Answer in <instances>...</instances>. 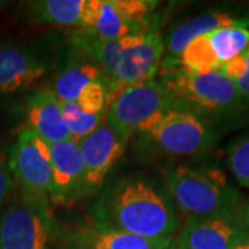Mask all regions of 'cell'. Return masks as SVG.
Wrapping results in <instances>:
<instances>
[{"label":"cell","instance_id":"1","mask_svg":"<svg viewBox=\"0 0 249 249\" xmlns=\"http://www.w3.org/2000/svg\"><path fill=\"white\" fill-rule=\"evenodd\" d=\"M91 223L133 235L168 240L181 229L178 212L162 181L133 173L112 178L90 208Z\"/></svg>","mask_w":249,"mask_h":249},{"label":"cell","instance_id":"2","mask_svg":"<svg viewBox=\"0 0 249 249\" xmlns=\"http://www.w3.org/2000/svg\"><path fill=\"white\" fill-rule=\"evenodd\" d=\"M162 183L176 209L190 217H241L249 220V202L226 175L211 166L168 163Z\"/></svg>","mask_w":249,"mask_h":249},{"label":"cell","instance_id":"3","mask_svg":"<svg viewBox=\"0 0 249 249\" xmlns=\"http://www.w3.org/2000/svg\"><path fill=\"white\" fill-rule=\"evenodd\" d=\"M160 80L178 104L204 118L217 130L249 121V97L222 72L191 73L172 68L160 71Z\"/></svg>","mask_w":249,"mask_h":249},{"label":"cell","instance_id":"4","mask_svg":"<svg viewBox=\"0 0 249 249\" xmlns=\"http://www.w3.org/2000/svg\"><path fill=\"white\" fill-rule=\"evenodd\" d=\"M144 145L169 157H193L211 150L220 137L213 124L176 101L137 132Z\"/></svg>","mask_w":249,"mask_h":249},{"label":"cell","instance_id":"5","mask_svg":"<svg viewBox=\"0 0 249 249\" xmlns=\"http://www.w3.org/2000/svg\"><path fill=\"white\" fill-rule=\"evenodd\" d=\"M65 47L58 34L18 43H0V94H14L34 88L53 75Z\"/></svg>","mask_w":249,"mask_h":249},{"label":"cell","instance_id":"6","mask_svg":"<svg viewBox=\"0 0 249 249\" xmlns=\"http://www.w3.org/2000/svg\"><path fill=\"white\" fill-rule=\"evenodd\" d=\"M7 162L18 188V196L52 206L53 170L50 142L24 127L10 147Z\"/></svg>","mask_w":249,"mask_h":249},{"label":"cell","instance_id":"7","mask_svg":"<svg viewBox=\"0 0 249 249\" xmlns=\"http://www.w3.org/2000/svg\"><path fill=\"white\" fill-rule=\"evenodd\" d=\"M58 237L50 206L18 196L0 211V249H54Z\"/></svg>","mask_w":249,"mask_h":249},{"label":"cell","instance_id":"8","mask_svg":"<svg viewBox=\"0 0 249 249\" xmlns=\"http://www.w3.org/2000/svg\"><path fill=\"white\" fill-rule=\"evenodd\" d=\"M173 103L172 93L160 79L126 86L111 100L106 124L129 140L144 124L166 111Z\"/></svg>","mask_w":249,"mask_h":249},{"label":"cell","instance_id":"9","mask_svg":"<svg viewBox=\"0 0 249 249\" xmlns=\"http://www.w3.org/2000/svg\"><path fill=\"white\" fill-rule=\"evenodd\" d=\"M165 54V40L158 29L124 37L122 49L108 79L126 88L155 79Z\"/></svg>","mask_w":249,"mask_h":249},{"label":"cell","instance_id":"10","mask_svg":"<svg viewBox=\"0 0 249 249\" xmlns=\"http://www.w3.org/2000/svg\"><path fill=\"white\" fill-rule=\"evenodd\" d=\"M126 140L106 122L88 137L78 142L85 168L88 198L97 196L106 184L107 176L126 151Z\"/></svg>","mask_w":249,"mask_h":249},{"label":"cell","instance_id":"11","mask_svg":"<svg viewBox=\"0 0 249 249\" xmlns=\"http://www.w3.org/2000/svg\"><path fill=\"white\" fill-rule=\"evenodd\" d=\"M249 235V220L241 217H190L180 229L178 249H231Z\"/></svg>","mask_w":249,"mask_h":249},{"label":"cell","instance_id":"12","mask_svg":"<svg viewBox=\"0 0 249 249\" xmlns=\"http://www.w3.org/2000/svg\"><path fill=\"white\" fill-rule=\"evenodd\" d=\"M53 188L52 205H72L88 198L85 168L78 142L67 140L50 144Z\"/></svg>","mask_w":249,"mask_h":249},{"label":"cell","instance_id":"13","mask_svg":"<svg viewBox=\"0 0 249 249\" xmlns=\"http://www.w3.org/2000/svg\"><path fill=\"white\" fill-rule=\"evenodd\" d=\"M25 129L50 144L71 140L62 114V103L49 88H34L24 101Z\"/></svg>","mask_w":249,"mask_h":249},{"label":"cell","instance_id":"14","mask_svg":"<svg viewBox=\"0 0 249 249\" xmlns=\"http://www.w3.org/2000/svg\"><path fill=\"white\" fill-rule=\"evenodd\" d=\"M104 76L103 71L91 60L65 47L61 62L52 75L50 85L46 88H49L62 104L75 103L88 85Z\"/></svg>","mask_w":249,"mask_h":249},{"label":"cell","instance_id":"15","mask_svg":"<svg viewBox=\"0 0 249 249\" xmlns=\"http://www.w3.org/2000/svg\"><path fill=\"white\" fill-rule=\"evenodd\" d=\"M241 21H244V19L232 17L229 13L211 11V13L199 14L196 17L188 18L186 21L180 22L178 25H176L170 31L168 37L163 39L165 40V54H163L160 71L176 68L178 57L181 55L187 45L190 42H193L194 39L206 35L214 29L238 24Z\"/></svg>","mask_w":249,"mask_h":249},{"label":"cell","instance_id":"16","mask_svg":"<svg viewBox=\"0 0 249 249\" xmlns=\"http://www.w3.org/2000/svg\"><path fill=\"white\" fill-rule=\"evenodd\" d=\"M89 0H32L19 7V17L28 24L85 29Z\"/></svg>","mask_w":249,"mask_h":249},{"label":"cell","instance_id":"17","mask_svg":"<svg viewBox=\"0 0 249 249\" xmlns=\"http://www.w3.org/2000/svg\"><path fill=\"white\" fill-rule=\"evenodd\" d=\"M72 245L85 249H176V238L152 240L129 232L111 230L90 222L71 232Z\"/></svg>","mask_w":249,"mask_h":249},{"label":"cell","instance_id":"18","mask_svg":"<svg viewBox=\"0 0 249 249\" xmlns=\"http://www.w3.org/2000/svg\"><path fill=\"white\" fill-rule=\"evenodd\" d=\"M150 29H158V24L134 22L119 11L115 0H101V9L97 19L86 32L100 40H119L127 36L147 32Z\"/></svg>","mask_w":249,"mask_h":249},{"label":"cell","instance_id":"19","mask_svg":"<svg viewBox=\"0 0 249 249\" xmlns=\"http://www.w3.org/2000/svg\"><path fill=\"white\" fill-rule=\"evenodd\" d=\"M216 58L224 65L249 47V19L206 34Z\"/></svg>","mask_w":249,"mask_h":249},{"label":"cell","instance_id":"20","mask_svg":"<svg viewBox=\"0 0 249 249\" xmlns=\"http://www.w3.org/2000/svg\"><path fill=\"white\" fill-rule=\"evenodd\" d=\"M222 64L216 58L208 36L202 35L190 42L178 57L176 68L191 73H211L222 70Z\"/></svg>","mask_w":249,"mask_h":249},{"label":"cell","instance_id":"21","mask_svg":"<svg viewBox=\"0 0 249 249\" xmlns=\"http://www.w3.org/2000/svg\"><path fill=\"white\" fill-rule=\"evenodd\" d=\"M64 121L67 124L70 137L73 142H80L90 133H93L103 122H106L104 116L86 114L76 103H64L62 104Z\"/></svg>","mask_w":249,"mask_h":249},{"label":"cell","instance_id":"22","mask_svg":"<svg viewBox=\"0 0 249 249\" xmlns=\"http://www.w3.org/2000/svg\"><path fill=\"white\" fill-rule=\"evenodd\" d=\"M227 163L238 184L249 190V130L230 144Z\"/></svg>","mask_w":249,"mask_h":249},{"label":"cell","instance_id":"23","mask_svg":"<svg viewBox=\"0 0 249 249\" xmlns=\"http://www.w3.org/2000/svg\"><path fill=\"white\" fill-rule=\"evenodd\" d=\"M219 72L231 80L245 97H249V47L231 61L226 62Z\"/></svg>","mask_w":249,"mask_h":249},{"label":"cell","instance_id":"24","mask_svg":"<svg viewBox=\"0 0 249 249\" xmlns=\"http://www.w3.org/2000/svg\"><path fill=\"white\" fill-rule=\"evenodd\" d=\"M14 187L16 184L10 172L7 158L4 152L0 150V211L10 202Z\"/></svg>","mask_w":249,"mask_h":249},{"label":"cell","instance_id":"25","mask_svg":"<svg viewBox=\"0 0 249 249\" xmlns=\"http://www.w3.org/2000/svg\"><path fill=\"white\" fill-rule=\"evenodd\" d=\"M231 249H249V235H247L244 240H241L238 244H235Z\"/></svg>","mask_w":249,"mask_h":249},{"label":"cell","instance_id":"26","mask_svg":"<svg viewBox=\"0 0 249 249\" xmlns=\"http://www.w3.org/2000/svg\"><path fill=\"white\" fill-rule=\"evenodd\" d=\"M65 249H85V248H80V247H76V245H70V247H67Z\"/></svg>","mask_w":249,"mask_h":249},{"label":"cell","instance_id":"27","mask_svg":"<svg viewBox=\"0 0 249 249\" xmlns=\"http://www.w3.org/2000/svg\"><path fill=\"white\" fill-rule=\"evenodd\" d=\"M6 4H7V3H6V1H3V0H0V10L3 9V7H4V6H6Z\"/></svg>","mask_w":249,"mask_h":249},{"label":"cell","instance_id":"28","mask_svg":"<svg viewBox=\"0 0 249 249\" xmlns=\"http://www.w3.org/2000/svg\"><path fill=\"white\" fill-rule=\"evenodd\" d=\"M176 249H178V248H176Z\"/></svg>","mask_w":249,"mask_h":249}]
</instances>
